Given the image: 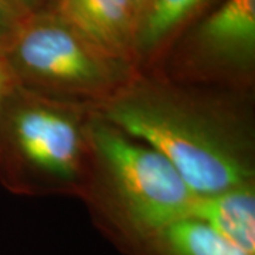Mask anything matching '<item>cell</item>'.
I'll return each instance as SVG.
<instances>
[{
	"label": "cell",
	"instance_id": "1",
	"mask_svg": "<svg viewBox=\"0 0 255 255\" xmlns=\"http://www.w3.org/2000/svg\"><path fill=\"white\" fill-rule=\"evenodd\" d=\"M253 92L183 85L137 71L95 111L163 155L196 196L255 183Z\"/></svg>",
	"mask_w": 255,
	"mask_h": 255
},
{
	"label": "cell",
	"instance_id": "2",
	"mask_svg": "<svg viewBox=\"0 0 255 255\" xmlns=\"http://www.w3.org/2000/svg\"><path fill=\"white\" fill-rule=\"evenodd\" d=\"M194 197L163 155L94 112L88 167L78 199L95 227L122 254L187 219Z\"/></svg>",
	"mask_w": 255,
	"mask_h": 255
},
{
	"label": "cell",
	"instance_id": "3",
	"mask_svg": "<svg viewBox=\"0 0 255 255\" xmlns=\"http://www.w3.org/2000/svg\"><path fill=\"white\" fill-rule=\"evenodd\" d=\"M95 108L16 85L0 108V184L27 197H80Z\"/></svg>",
	"mask_w": 255,
	"mask_h": 255
},
{
	"label": "cell",
	"instance_id": "4",
	"mask_svg": "<svg viewBox=\"0 0 255 255\" xmlns=\"http://www.w3.org/2000/svg\"><path fill=\"white\" fill-rule=\"evenodd\" d=\"M4 60L18 85L92 108L111 100L137 73L101 54L53 11L26 16Z\"/></svg>",
	"mask_w": 255,
	"mask_h": 255
},
{
	"label": "cell",
	"instance_id": "5",
	"mask_svg": "<svg viewBox=\"0 0 255 255\" xmlns=\"http://www.w3.org/2000/svg\"><path fill=\"white\" fill-rule=\"evenodd\" d=\"M255 0H226L203 18L180 58L167 73L170 81L237 92H254Z\"/></svg>",
	"mask_w": 255,
	"mask_h": 255
},
{
	"label": "cell",
	"instance_id": "6",
	"mask_svg": "<svg viewBox=\"0 0 255 255\" xmlns=\"http://www.w3.org/2000/svg\"><path fill=\"white\" fill-rule=\"evenodd\" d=\"M53 13L101 54L137 71V20L130 0H57Z\"/></svg>",
	"mask_w": 255,
	"mask_h": 255
},
{
	"label": "cell",
	"instance_id": "7",
	"mask_svg": "<svg viewBox=\"0 0 255 255\" xmlns=\"http://www.w3.org/2000/svg\"><path fill=\"white\" fill-rule=\"evenodd\" d=\"M189 217L200 221L241 251L255 255V183L196 196Z\"/></svg>",
	"mask_w": 255,
	"mask_h": 255
},
{
	"label": "cell",
	"instance_id": "8",
	"mask_svg": "<svg viewBox=\"0 0 255 255\" xmlns=\"http://www.w3.org/2000/svg\"><path fill=\"white\" fill-rule=\"evenodd\" d=\"M129 255H250L197 220L182 219L145 240Z\"/></svg>",
	"mask_w": 255,
	"mask_h": 255
},
{
	"label": "cell",
	"instance_id": "9",
	"mask_svg": "<svg viewBox=\"0 0 255 255\" xmlns=\"http://www.w3.org/2000/svg\"><path fill=\"white\" fill-rule=\"evenodd\" d=\"M209 0H149L137 27V71L152 61Z\"/></svg>",
	"mask_w": 255,
	"mask_h": 255
},
{
	"label": "cell",
	"instance_id": "10",
	"mask_svg": "<svg viewBox=\"0 0 255 255\" xmlns=\"http://www.w3.org/2000/svg\"><path fill=\"white\" fill-rule=\"evenodd\" d=\"M26 16L11 0H0V58L7 54Z\"/></svg>",
	"mask_w": 255,
	"mask_h": 255
},
{
	"label": "cell",
	"instance_id": "11",
	"mask_svg": "<svg viewBox=\"0 0 255 255\" xmlns=\"http://www.w3.org/2000/svg\"><path fill=\"white\" fill-rule=\"evenodd\" d=\"M17 85V80L4 58H0V108L9 92Z\"/></svg>",
	"mask_w": 255,
	"mask_h": 255
},
{
	"label": "cell",
	"instance_id": "12",
	"mask_svg": "<svg viewBox=\"0 0 255 255\" xmlns=\"http://www.w3.org/2000/svg\"><path fill=\"white\" fill-rule=\"evenodd\" d=\"M18 9L26 14H33L37 13V7L41 4L43 0H11Z\"/></svg>",
	"mask_w": 255,
	"mask_h": 255
},
{
	"label": "cell",
	"instance_id": "13",
	"mask_svg": "<svg viewBox=\"0 0 255 255\" xmlns=\"http://www.w3.org/2000/svg\"><path fill=\"white\" fill-rule=\"evenodd\" d=\"M147 1L149 0H130V4H132V9H133V13L136 16L137 20V27H139V21H140V17L145 11L146 6H147Z\"/></svg>",
	"mask_w": 255,
	"mask_h": 255
}]
</instances>
